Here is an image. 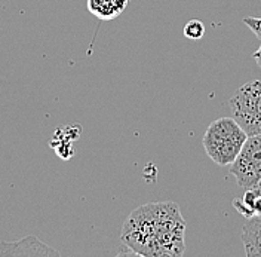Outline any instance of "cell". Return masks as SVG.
Listing matches in <instances>:
<instances>
[{
    "label": "cell",
    "mask_w": 261,
    "mask_h": 257,
    "mask_svg": "<svg viewBox=\"0 0 261 257\" xmlns=\"http://www.w3.org/2000/svg\"><path fill=\"white\" fill-rule=\"evenodd\" d=\"M186 222L172 201L151 202L134 209L122 227V242L144 257H181L186 251Z\"/></svg>",
    "instance_id": "6da1fadb"
},
{
    "label": "cell",
    "mask_w": 261,
    "mask_h": 257,
    "mask_svg": "<svg viewBox=\"0 0 261 257\" xmlns=\"http://www.w3.org/2000/svg\"><path fill=\"white\" fill-rule=\"evenodd\" d=\"M129 0H88V11L101 21H110L120 15Z\"/></svg>",
    "instance_id": "8992f818"
},
{
    "label": "cell",
    "mask_w": 261,
    "mask_h": 257,
    "mask_svg": "<svg viewBox=\"0 0 261 257\" xmlns=\"http://www.w3.org/2000/svg\"><path fill=\"white\" fill-rule=\"evenodd\" d=\"M248 134L234 118H220L210 124L202 145L206 155L220 167L231 165L242 150Z\"/></svg>",
    "instance_id": "7a4b0ae2"
},
{
    "label": "cell",
    "mask_w": 261,
    "mask_h": 257,
    "mask_svg": "<svg viewBox=\"0 0 261 257\" xmlns=\"http://www.w3.org/2000/svg\"><path fill=\"white\" fill-rule=\"evenodd\" d=\"M203 34H205V26L199 19H192L184 26V36L187 39L197 40V39L203 37Z\"/></svg>",
    "instance_id": "ba28073f"
},
{
    "label": "cell",
    "mask_w": 261,
    "mask_h": 257,
    "mask_svg": "<svg viewBox=\"0 0 261 257\" xmlns=\"http://www.w3.org/2000/svg\"><path fill=\"white\" fill-rule=\"evenodd\" d=\"M244 24L245 26H248V27L254 32V34L261 40V18L246 16V18H244Z\"/></svg>",
    "instance_id": "9c48e42d"
},
{
    "label": "cell",
    "mask_w": 261,
    "mask_h": 257,
    "mask_svg": "<svg viewBox=\"0 0 261 257\" xmlns=\"http://www.w3.org/2000/svg\"><path fill=\"white\" fill-rule=\"evenodd\" d=\"M254 60H255L257 65H258V67H261V45H260V48L254 52Z\"/></svg>",
    "instance_id": "30bf717a"
},
{
    "label": "cell",
    "mask_w": 261,
    "mask_h": 257,
    "mask_svg": "<svg viewBox=\"0 0 261 257\" xmlns=\"http://www.w3.org/2000/svg\"><path fill=\"white\" fill-rule=\"evenodd\" d=\"M60 253L36 237L29 235L16 242H0V256H58Z\"/></svg>",
    "instance_id": "5b68a950"
},
{
    "label": "cell",
    "mask_w": 261,
    "mask_h": 257,
    "mask_svg": "<svg viewBox=\"0 0 261 257\" xmlns=\"http://www.w3.org/2000/svg\"><path fill=\"white\" fill-rule=\"evenodd\" d=\"M242 242L246 256H261V216L248 219L242 230Z\"/></svg>",
    "instance_id": "52a82bcc"
},
{
    "label": "cell",
    "mask_w": 261,
    "mask_h": 257,
    "mask_svg": "<svg viewBox=\"0 0 261 257\" xmlns=\"http://www.w3.org/2000/svg\"><path fill=\"white\" fill-rule=\"evenodd\" d=\"M228 107L248 137L261 134V81L242 85L228 101Z\"/></svg>",
    "instance_id": "3957f363"
},
{
    "label": "cell",
    "mask_w": 261,
    "mask_h": 257,
    "mask_svg": "<svg viewBox=\"0 0 261 257\" xmlns=\"http://www.w3.org/2000/svg\"><path fill=\"white\" fill-rule=\"evenodd\" d=\"M230 173L234 176L238 186L251 189L261 180V134L246 138L242 150L231 163Z\"/></svg>",
    "instance_id": "277c9868"
}]
</instances>
